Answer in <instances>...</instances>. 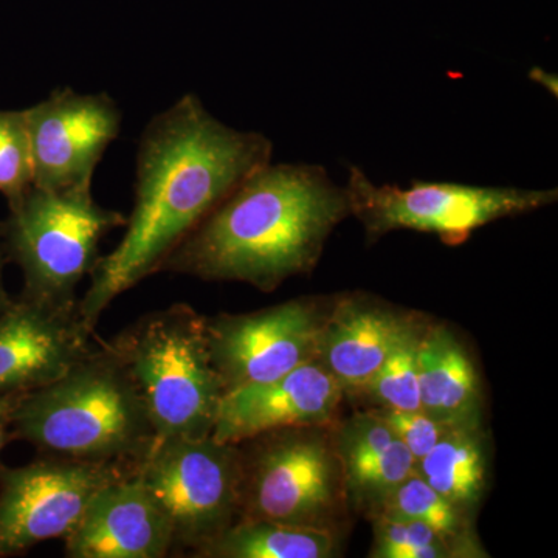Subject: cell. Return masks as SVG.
Returning a JSON list of instances; mask_svg holds the SVG:
<instances>
[{
	"mask_svg": "<svg viewBox=\"0 0 558 558\" xmlns=\"http://www.w3.org/2000/svg\"><path fill=\"white\" fill-rule=\"evenodd\" d=\"M271 156L269 137L222 123L196 94L150 119L140 135L134 208L78 300L84 322L95 329L113 301L159 274L180 242Z\"/></svg>",
	"mask_w": 558,
	"mask_h": 558,
	"instance_id": "1",
	"label": "cell"
},
{
	"mask_svg": "<svg viewBox=\"0 0 558 558\" xmlns=\"http://www.w3.org/2000/svg\"><path fill=\"white\" fill-rule=\"evenodd\" d=\"M349 215L344 186L322 165L270 161L242 180L160 271L271 292L314 270L330 233Z\"/></svg>",
	"mask_w": 558,
	"mask_h": 558,
	"instance_id": "2",
	"label": "cell"
},
{
	"mask_svg": "<svg viewBox=\"0 0 558 558\" xmlns=\"http://www.w3.org/2000/svg\"><path fill=\"white\" fill-rule=\"evenodd\" d=\"M11 440L43 457L140 465L156 432L130 371L102 341L60 379L21 396Z\"/></svg>",
	"mask_w": 558,
	"mask_h": 558,
	"instance_id": "3",
	"label": "cell"
},
{
	"mask_svg": "<svg viewBox=\"0 0 558 558\" xmlns=\"http://www.w3.org/2000/svg\"><path fill=\"white\" fill-rule=\"evenodd\" d=\"M148 409L156 444L211 436L223 396L209 354L207 317L172 304L109 341Z\"/></svg>",
	"mask_w": 558,
	"mask_h": 558,
	"instance_id": "4",
	"label": "cell"
},
{
	"mask_svg": "<svg viewBox=\"0 0 558 558\" xmlns=\"http://www.w3.org/2000/svg\"><path fill=\"white\" fill-rule=\"evenodd\" d=\"M126 219L98 204L92 186H32L9 205L0 223L7 256L24 278L20 296L47 306H78L76 290L97 266L101 241L123 229Z\"/></svg>",
	"mask_w": 558,
	"mask_h": 558,
	"instance_id": "5",
	"label": "cell"
},
{
	"mask_svg": "<svg viewBox=\"0 0 558 558\" xmlns=\"http://www.w3.org/2000/svg\"><path fill=\"white\" fill-rule=\"evenodd\" d=\"M349 209L362 222L369 241L389 231L438 234L449 245L462 244L473 231L499 219L517 218L549 207L558 190L476 186L457 182L411 180L409 189L376 185L351 165L347 185Z\"/></svg>",
	"mask_w": 558,
	"mask_h": 558,
	"instance_id": "6",
	"label": "cell"
},
{
	"mask_svg": "<svg viewBox=\"0 0 558 558\" xmlns=\"http://www.w3.org/2000/svg\"><path fill=\"white\" fill-rule=\"evenodd\" d=\"M137 475L170 520L174 550H189L193 557L240 519V444L211 436L161 440L140 462Z\"/></svg>",
	"mask_w": 558,
	"mask_h": 558,
	"instance_id": "7",
	"label": "cell"
},
{
	"mask_svg": "<svg viewBox=\"0 0 558 558\" xmlns=\"http://www.w3.org/2000/svg\"><path fill=\"white\" fill-rule=\"evenodd\" d=\"M138 465L40 457L0 470V558L21 556L40 543L64 539L95 495Z\"/></svg>",
	"mask_w": 558,
	"mask_h": 558,
	"instance_id": "8",
	"label": "cell"
},
{
	"mask_svg": "<svg viewBox=\"0 0 558 558\" xmlns=\"http://www.w3.org/2000/svg\"><path fill=\"white\" fill-rule=\"evenodd\" d=\"M325 318L310 301L258 312L207 317L209 354L223 395L284 376L317 359Z\"/></svg>",
	"mask_w": 558,
	"mask_h": 558,
	"instance_id": "9",
	"label": "cell"
},
{
	"mask_svg": "<svg viewBox=\"0 0 558 558\" xmlns=\"http://www.w3.org/2000/svg\"><path fill=\"white\" fill-rule=\"evenodd\" d=\"M259 438L266 442L253 453L242 451L240 519L318 526L336 499V464L328 447L314 435L286 429Z\"/></svg>",
	"mask_w": 558,
	"mask_h": 558,
	"instance_id": "10",
	"label": "cell"
},
{
	"mask_svg": "<svg viewBox=\"0 0 558 558\" xmlns=\"http://www.w3.org/2000/svg\"><path fill=\"white\" fill-rule=\"evenodd\" d=\"M24 110L31 135L33 186H92L95 170L120 135L123 113L119 102L106 92L81 94L72 87H60Z\"/></svg>",
	"mask_w": 558,
	"mask_h": 558,
	"instance_id": "11",
	"label": "cell"
},
{
	"mask_svg": "<svg viewBox=\"0 0 558 558\" xmlns=\"http://www.w3.org/2000/svg\"><path fill=\"white\" fill-rule=\"evenodd\" d=\"M78 306L14 299L0 314V395L47 387L97 347Z\"/></svg>",
	"mask_w": 558,
	"mask_h": 558,
	"instance_id": "12",
	"label": "cell"
},
{
	"mask_svg": "<svg viewBox=\"0 0 558 558\" xmlns=\"http://www.w3.org/2000/svg\"><path fill=\"white\" fill-rule=\"evenodd\" d=\"M341 396L339 381L311 360L278 379L226 392L211 438L242 444L281 429L328 424Z\"/></svg>",
	"mask_w": 558,
	"mask_h": 558,
	"instance_id": "13",
	"label": "cell"
},
{
	"mask_svg": "<svg viewBox=\"0 0 558 558\" xmlns=\"http://www.w3.org/2000/svg\"><path fill=\"white\" fill-rule=\"evenodd\" d=\"M62 542L69 558H163L174 550L170 520L137 472L101 488Z\"/></svg>",
	"mask_w": 558,
	"mask_h": 558,
	"instance_id": "14",
	"label": "cell"
},
{
	"mask_svg": "<svg viewBox=\"0 0 558 558\" xmlns=\"http://www.w3.org/2000/svg\"><path fill=\"white\" fill-rule=\"evenodd\" d=\"M409 319L366 300L340 301L323 322L317 360L343 391H365Z\"/></svg>",
	"mask_w": 558,
	"mask_h": 558,
	"instance_id": "15",
	"label": "cell"
},
{
	"mask_svg": "<svg viewBox=\"0 0 558 558\" xmlns=\"http://www.w3.org/2000/svg\"><path fill=\"white\" fill-rule=\"evenodd\" d=\"M421 410L447 427L480 425L475 366L444 326L424 329L417 352Z\"/></svg>",
	"mask_w": 558,
	"mask_h": 558,
	"instance_id": "16",
	"label": "cell"
},
{
	"mask_svg": "<svg viewBox=\"0 0 558 558\" xmlns=\"http://www.w3.org/2000/svg\"><path fill=\"white\" fill-rule=\"evenodd\" d=\"M339 453L351 494L374 505L380 506L416 470V459L376 411L341 428Z\"/></svg>",
	"mask_w": 558,
	"mask_h": 558,
	"instance_id": "17",
	"label": "cell"
},
{
	"mask_svg": "<svg viewBox=\"0 0 558 558\" xmlns=\"http://www.w3.org/2000/svg\"><path fill=\"white\" fill-rule=\"evenodd\" d=\"M328 529L260 519H240L193 557L199 558H328Z\"/></svg>",
	"mask_w": 558,
	"mask_h": 558,
	"instance_id": "18",
	"label": "cell"
},
{
	"mask_svg": "<svg viewBox=\"0 0 558 558\" xmlns=\"http://www.w3.org/2000/svg\"><path fill=\"white\" fill-rule=\"evenodd\" d=\"M486 465L480 425H457L416 461V473L439 495L465 510L483 495Z\"/></svg>",
	"mask_w": 558,
	"mask_h": 558,
	"instance_id": "19",
	"label": "cell"
},
{
	"mask_svg": "<svg viewBox=\"0 0 558 558\" xmlns=\"http://www.w3.org/2000/svg\"><path fill=\"white\" fill-rule=\"evenodd\" d=\"M379 517L418 521L438 532L454 550L465 535L464 509L428 486L416 470L384 499Z\"/></svg>",
	"mask_w": 558,
	"mask_h": 558,
	"instance_id": "20",
	"label": "cell"
},
{
	"mask_svg": "<svg viewBox=\"0 0 558 558\" xmlns=\"http://www.w3.org/2000/svg\"><path fill=\"white\" fill-rule=\"evenodd\" d=\"M424 329L409 319L384 365L365 391L381 403V409L421 410L418 400L417 352Z\"/></svg>",
	"mask_w": 558,
	"mask_h": 558,
	"instance_id": "21",
	"label": "cell"
},
{
	"mask_svg": "<svg viewBox=\"0 0 558 558\" xmlns=\"http://www.w3.org/2000/svg\"><path fill=\"white\" fill-rule=\"evenodd\" d=\"M32 186V146L25 110L0 109V194L10 205Z\"/></svg>",
	"mask_w": 558,
	"mask_h": 558,
	"instance_id": "22",
	"label": "cell"
},
{
	"mask_svg": "<svg viewBox=\"0 0 558 558\" xmlns=\"http://www.w3.org/2000/svg\"><path fill=\"white\" fill-rule=\"evenodd\" d=\"M450 543L432 527L410 520L379 517L376 523V558H446L457 556Z\"/></svg>",
	"mask_w": 558,
	"mask_h": 558,
	"instance_id": "23",
	"label": "cell"
},
{
	"mask_svg": "<svg viewBox=\"0 0 558 558\" xmlns=\"http://www.w3.org/2000/svg\"><path fill=\"white\" fill-rule=\"evenodd\" d=\"M376 413L387 422L396 436L405 444L407 449L410 450L416 461L424 458L450 428L428 416L422 410L381 409L377 410Z\"/></svg>",
	"mask_w": 558,
	"mask_h": 558,
	"instance_id": "24",
	"label": "cell"
},
{
	"mask_svg": "<svg viewBox=\"0 0 558 558\" xmlns=\"http://www.w3.org/2000/svg\"><path fill=\"white\" fill-rule=\"evenodd\" d=\"M22 395H0V454L11 440V418ZM3 464L0 461V470Z\"/></svg>",
	"mask_w": 558,
	"mask_h": 558,
	"instance_id": "25",
	"label": "cell"
},
{
	"mask_svg": "<svg viewBox=\"0 0 558 558\" xmlns=\"http://www.w3.org/2000/svg\"><path fill=\"white\" fill-rule=\"evenodd\" d=\"M9 263L5 244H3L2 231H0V314L13 303V296L10 295L5 286V266Z\"/></svg>",
	"mask_w": 558,
	"mask_h": 558,
	"instance_id": "26",
	"label": "cell"
},
{
	"mask_svg": "<svg viewBox=\"0 0 558 558\" xmlns=\"http://www.w3.org/2000/svg\"><path fill=\"white\" fill-rule=\"evenodd\" d=\"M529 80L534 81V83L539 84L542 87H545L549 94H554V97L557 98V75H553V73L546 72L545 69L534 68L531 70V72H529Z\"/></svg>",
	"mask_w": 558,
	"mask_h": 558,
	"instance_id": "27",
	"label": "cell"
}]
</instances>
